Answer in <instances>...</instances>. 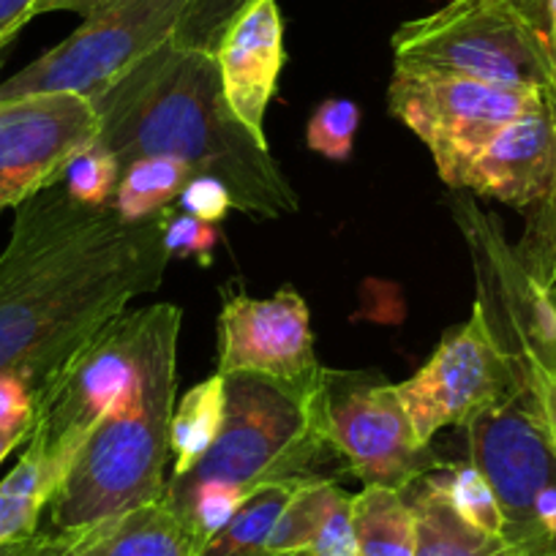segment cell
<instances>
[{
  "label": "cell",
  "mask_w": 556,
  "mask_h": 556,
  "mask_svg": "<svg viewBox=\"0 0 556 556\" xmlns=\"http://www.w3.org/2000/svg\"><path fill=\"white\" fill-rule=\"evenodd\" d=\"M167 213L128 224L112 205L72 200L63 184L23 202L0 251V377L36 399L134 298L156 292Z\"/></svg>",
  "instance_id": "obj_1"
},
{
  "label": "cell",
  "mask_w": 556,
  "mask_h": 556,
  "mask_svg": "<svg viewBox=\"0 0 556 556\" xmlns=\"http://www.w3.org/2000/svg\"><path fill=\"white\" fill-rule=\"evenodd\" d=\"M99 115L96 142L126 164L169 156L194 175H213L232 191L235 211L251 218L292 216L295 189L260 139L229 106L216 58L162 45L110 88L90 96Z\"/></svg>",
  "instance_id": "obj_2"
},
{
  "label": "cell",
  "mask_w": 556,
  "mask_h": 556,
  "mask_svg": "<svg viewBox=\"0 0 556 556\" xmlns=\"http://www.w3.org/2000/svg\"><path fill=\"white\" fill-rule=\"evenodd\" d=\"M178 339L159 346L137 382L79 445L47 507L52 532L93 527L164 496Z\"/></svg>",
  "instance_id": "obj_3"
},
{
  "label": "cell",
  "mask_w": 556,
  "mask_h": 556,
  "mask_svg": "<svg viewBox=\"0 0 556 556\" xmlns=\"http://www.w3.org/2000/svg\"><path fill=\"white\" fill-rule=\"evenodd\" d=\"M180 323L184 312L175 303L128 308L112 319L34 399L25 451L45 458L63 480L101 417L137 382L159 346L180 336Z\"/></svg>",
  "instance_id": "obj_4"
},
{
  "label": "cell",
  "mask_w": 556,
  "mask_h": 556,
  "mask_svg": "<svg viewBox=\"0 0 556 556\" xmlns=\"http://www.w3.org/2000/svg\"><path fill=\"white\" fill-rule=\"evenodd\" d=\"M399 66L442 68L505 88L548 90L556 52L527 0H451L393 34Z\"/></svg>",
  "instance_id": "obj_5"
},
{
  "label": "cell",
  "mask_w": 556,
  "mask_h": 556,
  "mask_svg": "<svg viewBox=\"0 0 556 556\" xmlns=\"http://www.w3.org/2000/svg\"><path fill=\"white\" fill-rule=\"evenodd\" d=\"M224 424L211 451L178 483L218 480L251 491L290 478H319L314 464L328 447L314 434L312 390L292 388L260 374L224 377Z\"/></svg>",
  "instance_id": "obj_6"
},
{
  "label": "cell",
  "mask_w": 556,
  "mask_h": 556,
  "mask_svg": "<svg viewBox=\"0 0 556 556\" xmlns=\"http://www.w3.org/2000/svg\"><path fill=\"white\" fill-rule=\"evenodd\" d=\"M314 434L339 453L363 485L409 491L426 475L445 469L434 447L417 440L399 384L379 371H319L308 393Z\"/></svg>",
  "instance_id": "obj_7"
},
{
  "label": "cell",
  "mask_w": 556,
  "mask_h": 556,
  "mask_svg": "<svg viewBox=\"0 0 556 556\" xmlns=\"http://www.w3.org/2000/svg\"><path fill=\"white\" fill-rule=\"evenodd\" d=\"M191 0H110L68 39L0 83V101L39 93L96 96L175 36Z\"/></svg>",
  "instance_id": "obj_8"
},
{
  "label": "cell",
  "mask_w": 556,
  "mask_h": 556,
  "mask_svg": "<svg viewBox=\"0 0 556 556\" xmlns=\"http://www.w3.org/2000/svg\"><path fill=\"white\" fill-rule=\"evenodd\" d=\"M543 104L545 90L505 88L442 68L395 63L388 85L390 112L429 148L445 184L502 126Z\"/></svg>",
  "instance_id": "obj_9"
},
{
  "label": "cell",
  "mask_w": 556,
  "mask_h": 556,
  "mask_svg": "<svg viewBox=\"0 0 556 556\" xmlns=\"http://www.w3.org/2000/svg\"><path fill=\"white\" fill-rule=\"evenodd\" d=\"M527 384L521 366L496 341L480 303L462 328L451 330L415 377L399 382L417 440L431 445L447 426L467 429L475 417Z\"/></svg>",
  "instance_id": "obj_10"
},
{
  "label": "cell",
  "mask_w": 556,
  "mask_h": 556,
  "mask_svg": "<svg viewBox=\"0 0 556 556\" xmlns=\"http://www.w3.org/2000/svg\"><path fill=\"white\" fill-rule=\"evenodd\" d=\"M467 437L469 462L494 489L513 554L543 540L534 502L556 485V445L532 388L523 384L510 399L475 417Z\"/></svg>",
  "instance_id": "obj_11"
},
{
  "label": "cell",
  "mask_w": 556,
  "mask_h": 556,
  "mask_svg": "<svg viewBox=\"0 0 556 556\" xmlns=\"http://www.w3.org/2000/svg\"><path fill=\"white\" fill-rule=\"evenodd\" d=\"M99 137L88 96L39 93L0 101V211L61 184L79 151Z\"/></svg>",
  "instance_id": "obj_12"
},
{
  "label": "cell",
  "mask_w": 556,
  "mask_h": 556,
  "mask_svg": "<svg viewBox=\"0 0 556 556\" xmlns=\"http://www.w3.org/2000/svg\"><path fill=\"white\" fill-rule=\"evenodd\" d=\"M464 232L478 267V301L496 341L510 352L523 374L556 377V295L540 285L502 240L494 224L475 207H464Z\"/></svg>",
  "instance_id": "obj_13"
},
{
  "label": "cell",
  "mask_w": 556,
  "mask_h": 556,
  "mask_svg": "<svg viewBox=\"0 0 556 556\" xmlns=\"http://www.w3.org/2000/svg\"><path fill=\"white\" fill-rule=\"evenodd\" d=\"M319 366L314 355L312 314L295 290L270 298L235 295L218 314L216 374H260L292 388L312 390Z\"/></svg>",
  "instance_id": "obj_14"
},
{
  "label": "cell",
  "mask_w": 556,
  "mask_h": 556,
  "mask_svg": "<svg viewBox=\"0 0 556 556\" xmlns=\"http://www.w3.org/2000/svg\"><path fill=\"white\" fill-rule=\"evenodd\" d=\"M554 173L556 126L545 99L540 110L502 126L451 175L447 186L513 207H534L548 194Z\"/></svg>",
  "instance_id": "obj_15"
},
{
  "label": "cell",
  "mask_w": 556,
  "mask_h": 556,
  "mask_svg": "<svg viewBox=\"0 0 556 556\" xmlns=\"http://www.w3.org/2000/svg\"><path fill=\"white\" fill-rule=\"evenodd\" d=\"M224 96L249 131L265 139V112L285 68V17L278 0H254L213 52Z\"/></svg>",
  "instance_id": "obj_16"
},
{
  "label": "cell",
  "mask_w": 556,
  "mask_h": 556,
  "mask_svg": "<svg viewBox=\"0 0 556 556\" xmlns=\"http://www.w3.org/2000/svg\"><path fill=\"white\" fill-rule=\"evenodd\" d=\"M194 534L167 494L74 532H36L25 556H197Z\"/></svg>",
  "instance_id": "obj_17"
},
{
  "label": "cell",
  "mask_w": 556,
  "mask_h": 556,
  "mask_svg": "<svg viewBox=\"0 0 556 556\" xmlns=\"http://www.w3.org/2000/svg\"><path fill=\"white\" fill-rule=\"evenodd\" d=\"M420 483L409 500L417 523L415 556H516L502 534H489L464 521L431 475Z\"/></svg>",
  "instance_id": "obj_18"
},
{
  "label": "cell",
  "mask_w": 556,
  "mask_h": 556,
  "mask_svg": "<svg viewBox=\"0 0 556 556\" xmlns=\"http://www.w3.org/2000/svg\"><path fill=\"white\" fill-rule=\"evenodd\" d=\"M406 491L388 485H363L352 496V523H355L361 556H415L417 523Z\"/></svg>",
  "instance_id": "obj_19"
},
{
  "label": "cell",
  "mask_w": 556,
  "mask_h": 556,
  "mask_svg": "<svg viewBox=\"0 0 556 556\" xmlns=\"http://www.w3.org/2000/svg\"><path fill=\"white\" fill-rule=\"evenodd\" d=\"M303 480L308 478L273 480V483L251 489L235 516L227 521V527L213 534L197 551V556H267V540H270L273 527Z\"/></svg>",
  "instance_id": "obj_20"
},
{
  "label": "cell",
  "mask_w": 556,
  "mask_h": 556,
  "mask_svg": "<svg viewBox=\"0 0 556 556\" xmlns=\"http://www.w3.org/2000/svg\"><path fill=\"white\" fill-rule=\"evenodd\" d=\"M224 404H227V393H224L222 374L197 382L175 404L173 420H169V456H173L169 478H184L211 451L224 424Z\"/></svg>",
  "instance_id": "obj_21"
},
{
  "label": "cell",
  "mask_w": 556,
  "mask_h": 556,
  "mask_svg": "<svg viewBox=\"0 0 556 556\" xmlns=\"http://www.w3.org/2000/svg\"><path fill=\"white\" fill-rule=\"evenodd\" d=\"M61 475L34 453L23 451L17 467L0 480V548L39 532L41 513L50 507Z\"/></svg>",
  "instance_id": "obj_22"
},
{
  "label": "cell",
  "mask_w": 556,
  "mask_h": 556,
  "mask_svg": "<svg viewBox=\"0 0 556 556\" xmlns=\"http://www.w3.org/2000/svg\"><path fill=\"white\" fill-rule=\"evenodd\" d=\"M191 169L169 156H146L126 164L121 173L112 207L128 224L162 216L178 202L184 186L191 180Z\"/></svg>",
  "instance_id": "obj_23"
},
{
  "label": "cell",
  "mask_w": 556,
  "mask_h": 556,
  "mask_svg": "<svg viewBox=\"0 0 556 556\" xmlns=\"http://www.w3.org/2000/svg\"><path fill=\"white\" fill-rule=\"evenodd\" d=\"M341 494H344V489L330 478L303 480L292 500L287 502L285 513L278 516L276 527H273L270 540H267V554L312 548L319 527Z\"/></svg>",
  "instance_id": "obj_24"
},
{
  "label": "cell",
  "mask_w": 556,
  "mask_h": 556,
  "mask_svg": "<svg viewBox=\"0 0 556 556\" xmlns=\"http://www.w3.org/2000/svg\"><path fill=\"white\" fill-rule=\"evenodd\" d=\"M431 480L440 485L442 494L447 496L451 507L464 521L489 534H502L505 538V516H502L494 489H491L489 480L483 478V472L472 462L447 464L445 469L431 472Z\"/></svg>",
  "instance_id": "obj_25"
},
{
  "label": "cell",
  "mask_w": 556,
  "mask_h": 556,
  "mask_svg": "<svg viewBox=\"0 0 556 556\" xmlns=\"http://www.w3.org/2000/svg\"><path fill=\"white\" fill-rule=\"evenodd\" d=\"M545 99H548V110L554 115L556 126V83L545 90ZM529 224L527 232H523L521 243L516 245V256L523 265V270L529 276H534L540 285L554 287L556 285V173L554 184H551L548 194L538 202L534 207H529Z\"/></svg>",
  "instance_id": "obj_26"
},
{
  "label": "cell",
  "mask_w": 556,
  "mask_h": 556,
  "mask_svg": "<svg viewBox=\"0 0 556 556\" xmlns=\"http://www.w3.org/2000/svg\"><path fill=\"white\" fill-rule=\"evenodd\" d=\"M123 164L112 151H106L101 142H93L85 151H79L66 167L61 184L72 194V200L90 207L112 205L117 184H121Z\"/></svg>",
  "instance_id": "obj_27"
},
{
  "label": "cell",
  "mask_w": 556,
  "mask_h": 556,
  "mask_svg": "<svg viewBox=\"0 0 556 556\" xmlns=\"http://www.w3.org/2000/svg\"><path fill=\"white\" fill-rule=\"evenodd\" d=\"M254 0H191L184 20L178 23L173 45L213 55L229 25L251 7Z\"/></svg>",
  "instance_id": "obj_28"
},
{
  "label": "cell",
  "mask_w": 556,
  "mask_h": 556,
  "mask_svg": "<svg viewBox=\"0 0 556 556\" xmlns=\"http://www.w3.org/2000/svg\"><path fill=\"white\" fill-rule=\"evenodd\" d=\"M361 110L352 99H325L306 126V142L314 153L330 162H346L355 148Z\"/></svg>",
  "instance_id": "obj_29"
},
{
  "label": "cell",
  "mask_w": 556,
  "mask_h": 556,
  "mask_svg": "<svg viewBox=\"0 0 556 556\" xmlns=\"http://www.w3.org/2000/svg\"><path fill=\"white\" fill-rule=\"evenodd\" d=\"M218 243H222L218 224L202 222L189 213H175L169 207L164 222V251L169 260H197L202 267H211Z\"/></svg>",
  "instance_id": "obj_30"
},
{
  "label": "cell",
  "mask_w": 556,
  "mask_h": 556,
  "mask_svg": "<svg viewBox=\"0 0 556 556\" xmlns=\"http://www.w3.org/2000/svg\"><path fill=\"white\" fill-rule=\"evenodd\" d=\"M34 429V393L20 379L0 377V464L25 445Z\"/></svg>",
  "instance_id": "obj_31"
},
{
  "label": "cell",
  "mask_w": 556,
  "mask_h": 556,
  "mask_svg": "<svg viewBox=\"0 0 556 556\" xmlns=\"http://www.w3.org/2000/svg\"><path fill=\"white\" fill-rule=\"evenodd\" d=\"M180 211L189 213V216L202 218V222L218 224L224 222L229 211L235 207L232 191L227 189V184H222L213 175H191L189 184L184 186L178 197Z\"/></svg>",
  "instance_id": "obj_32"
},
{
  "label": "cell",
  "mask_w": 556,
  "mask_h": 556,
  "mask_svg": "<svg viewBox=\"0 0 556 556\" xmlns=\"http://www.w3.org/2000/svg\"><path fill=\"white\" fill-rule=\"evenodd\" d=\"M312 556H361L352 523V496L341 494L312 543Z\"/></svg>",
  "instance_id": "obj_33"
},
{
  "label": "cell",
  "mask_w": 556,
  "mask_h": 556,
  "mask_svg": "<svg viewBox=\"0 0 556 556\" xmlns=\"http://www.w3.org/2000/svg\"><path fill=\"white\" fill-rule=\"evenodd\" d=\"M527 384L532 388L534 399H538L540 415H543L545 426H548V434L556 445V377L543 371H529L523 374Z\"/></svg>",
  "instance_id": "obj_34"
},
{
  "label": "cell",
  "mask_w": 556,
  "mask_h": 556,
  "mask_svg": "<svg viewBox=\"0 0 556 556\" xmlns=\"http://www.w3.org/2000/svg\"><path fill=\"white\" fill-rule=\"evenodd\" d=\"M39 0H0V50L17 36L23 25L34 20V9Z\"/></svg>",
  "instance_id": "obj_35"
},
{
  "label": "cell",
  "mask_w": 556,
  "mask_h": 556,
  "mask_svg": "<svg viewBox=\"0 0 556 556\" xmlns=\"http://www.w3.org/2000/svg\"><path fill=\"white\" fill-rule=\"evenodd\" d=\"M104 3H110V0H39L34 9V17L52 12H74L79 17H88V14H93Z\"/></svg>",
  "instance_id": "obj_36"
},
{
  "label": "cell",
  "mask_w": 556,
  "mask_h": 556,
  "mask_svg": "<svg viewBox=\"0 0 556 556\" xmlns=\"http://www.w3.org/2000/svg\"><path fill=\"white\" fill-rule=\"evenodd\" d=\"M516 556H556V538H543L538 543L527 545Z\"/></svg>",
  "instance_id": "obj_37"
},
{
  "label": "cell",
  "mask_w": 556,
  "mask_h": 556,
  "mask_svg": "<svg viewBox=\"0 0 556 556\" xmlns=\"http://www.w3.org/2000/svg\"><path fill=\"white\" fill-rule=\"evenodd\" d=\"M545 9V28H548L551 41H556V0H543Z\"/></svg>",
  "instance_id": "obj_38"
},
{
  "label": "cell",
  "mask_w": 556,
  "mask_h": 556,
  "mask_svg": "<svg viewBox=\"0 0 556 556\" xmlns=\"http://www.w3.org/2000/svg\"><path fill=\"white\" fill-rule=\"evenodd\" d=\"M28 543H30V538L20 540V543H12V545H3V548H0V556H25V551H28Z\"/></svg>",
  "instance_id": "obj_39"
},
{
  "label": "cell",
  "mask_w": 556,
  "mask_h": 556,
  "mask_svg": "<svg viewBox=\"0 0 556 556\" xmlns=\"http://www.w3.org/2000/svg\"><path fill=\"white\" fill-rule=\"evenodd\" d=\"M267 556H312V551H287V554H267Z\"/></svg>",
  "instance_id": "obj_40"
},
{
  "label": "cell",
  "mask_w": 556,
  "mask_h": 556,
  "mask_svg": "<svg viewBox=\"0 0 556 556\" xmlns=\"http://www.w3.org/2000/svg\"><path fill=\"white\" fill-rule=\"evenodd\" d=\"M554 52H556V41H554Z\"/></svg>",
  "instance_id": "obj_41"
}]
</instances>
